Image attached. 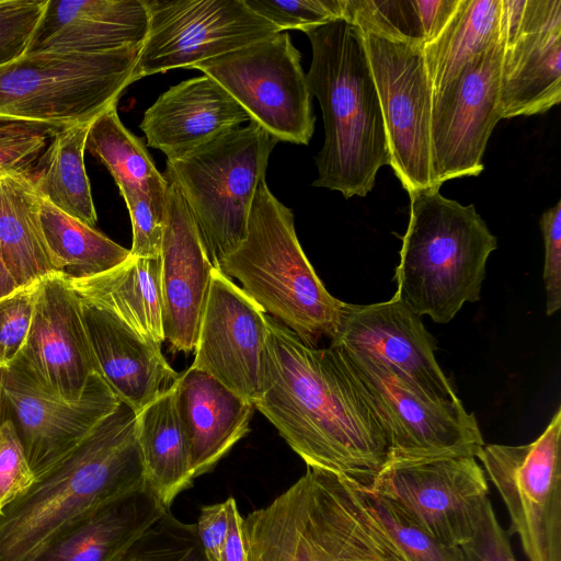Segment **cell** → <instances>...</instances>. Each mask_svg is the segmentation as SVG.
Here are the masks:
<instances>
[{
	"instance_id": "6da1fadb",
	"label": "cell",
	"mask_w": 561,
	"mask_h": 561,
	"mask_svg": "<svg viewBox=\"0 0 561 561\" xmlns=\"http://www.w3.org/2000/svg\"><path fill=\"white\" fill-rule=\"evenodd\" d=\"M257 409L307 467L368 489L389 461L385 432L331 347L304 343L266 316Z\"/></svg>"
},
{
	"instance_id": "7a4b0ae2",
	"label": "cell",
	"mask_w": 561,
	"mask_h": 561,
	"mask_svg": "<svg viewBox=\"0 0 561 561\" xmlns=\"http://www.w3.org/2000/svg\"><path fill=\"white\" fill-rule=\"evenodd\" d=\"M136 416L121 401L0 512V561H28L82 515L146 484Z\"/></svg>"
},
{
	"instance_id": "3957f363",
	"label": "cell",
	"mask_w": 561,
	"mask_h": 561,
	"mask_svg": "<svg viewBox=\"0 0 561 561\" xmlns=\"http://www.w3.org/2000/svg\"><path fill=\"white\" fill-rule=\"evenodd\" d=\"M247 561H408L365 488L320 468L242 522Z\"/></svg>"
},
{
	"instance_id": "277c9868",
	"label": "cell",
	"mask_w": 561,
	"mask_h": 561,
	"mask_svg": "<svg viewBox=\"0 0 561 561\" xmlns=\"http://www.w3.org/2000/svg\"><path fill=\"white\" fill-rule=\"evenodd\" d=\"M306 34L312 48L307 83L320 103L325 131L313 186L345 198L366 196L390 156L363 33L340 19Z\"/></svg>"
},
{
	"instance_id": "5b68a950",
	"label": "cell",
	"mask_w": 561,
	"mask_h": 561,
	"mask_svg": "<svg viewBox=\"0 0 561 561\" xmlns=\"http://www.w3.org/2000/svg\"><path fill=\"white\" fill-rule=\"evenodd\" d=\"M439 188L409 193L410 218L392 297L420 317L447 323L465 302L480 299L486 260L497 241L473 204L448 199Z\"/></svg>"
},
{
	"instance_id": "8992f818",
	"label": "cell",
	"mask_w": 561,
	"mask_h": 561,
	"mask_svg": "<svg viewBox=\"0 0 561 561\" xmlns=\"http://www.w3.org/2000/svg\"><path fill=\"white\" fill-rule=\"evenodd\" d=\"M218 268L307 345L335 334L344 301L324 287L298 241L293 211L265 181L254 193L244 240Z\"/></svg>"
},
{
	"instance_id": "52a82bcc",
	"label": "cell",
	"mask_w": 561,
	"mask_h": 561,
	"mask_svg": "<svg viewBox=\"0 0 561 561\" xmlns=\"http://www.w3.org/2000/svg\"><path fill=\"white\" fill-rule=\"evenodd\" d=\"M140 48L26 53L0 66V117L59 130L91 124L136 81Z\"/></svg>"
},
{
	"instance_id": "ba28073f",
	"label": "cell",
	"mask_w": 561,
	"mask_h": 561,
	"mask_svg": "<svg viewBox=\"0 0 561 561\" xmlns=\"http://www.w3.org/2000/svg\"><path fill=\"white\" fill-rule=\"evenodd\" d=\"M277 142L250 122L167 160L162 174L178 185L216 268L247 236L254 193L265 181L268 158Z\"/></svg>"
},
{
	"instance_id": "9c48e42d",
	"label": "cell",
	"mask_w": 561,
	"mask_h": 561,
	"mask_svg": "<svg viewBox=\"0 0 561 561\" xmlns=\"http://www.w3.org/2000/svg\"><path fill=\"white\" fill-rule=\"evenodd\" d=\"M330 346L379 420L389 461L444 456L477 458L484 440L474 414L467 412L461 402L434 400L381 362Z\"/></svg>"
},
{
	"instance_id": "30bf717a",
	"label": "cell",
	"mask_w": 561,
	"mask_h": 561,
	"mask_svg": "<svg viewBox=\"0 0 561 561\" xmlns=\"http://www.w3.org/2000/svg\"><path fill=\"white\" fill-rule=\"evenodd\" d=\"M510 516L528 561H561V409L538 438L489 444L477 456Z\"/></svg>"
},
{
	"instance_id": "8fae6325",
	"label": "cell",
	"mask_w": 561,
	"mask_h": 561,
	"mask_svg": "<svg viewBox=\"0 0 561 561\" xmlns=\"http://www.w3.org/2000/svg\"><path fill=\"white\" fill-rule=\"evenodd\" d=\"M216 80L278 141L308 145L314 130L300 53L286 31L192 67Z\"/></svg>"
},
{
	"instance_id": "7c38bea8",
	"label": "cell",
	"mask_w": 561,
	"mask_h": 561,
	"mask_svg": "<svg viewBox=\"0 0 561 561\" xmlns=\"http://www.w3.org/2000/svg\"><path fill=\"white\" fill-rule=\"evenodd\" d=\"M148 32L135 80L205 60L268 38L280 31L245 0H144Z\"/></svg>"
},
{
	"instance_id": "4fadbf2b",
	"label": "cell",
	"mask_w": 561,
	"mask_h": 561,
	"mask_svg": "<svg viewBox=\"0 0 561 561\" xmlns=\"http://www.w3.org/2000/svg\"><path fill=\"white\" fill-rule=\"evenodd\" d=\"M362 33L386 128L389 165L408 193L436 186L431 165L432 85L422 46Z\"/></svg>"
},
{
	"instance_id": "5bb4252c",
	"label": "cell",
	"mask_w": 561,
	"mask_h": 561,
	"mask_svg": "<svg viewBox=\"0 0 561 561\" xmlns=\"http://www.w3.org/2000/svg\"><path fill=\"white\" fill-rule=\"evenodd\" d=\"M368 490L439 541L456 547L472 537L489 499L488 478L472 456L391 460Z\"/></svg>"
},
{
	"instance_id": "9a60e30c",
	"label": "cell",
	"mask_w": 561,
	"mask_h": 561,
	"mask_svg": "<svg viewBox=\"0 0 561 561\" xmlns=\"http://www.w3.org/2000/svg\"><path fill=\"white\" fill-rule=\"evenodd\" d=\"M501 37L472 58L446 84L432 92L431 165L434 185L482 172L488 140L502 119Z\"/></svg>"
},
{
	"instance_id": "2e32d148",
	"label": "cell",
	"mask_w": 561,
	"mask_h": 561,
	"mask_svg": "<svg viewBox=\"0 0 561 561\" xmlns=\"http://www.w3.org/2000/svg\"><path fill=\"white\" fill-rule=\"evenodd\" d=\"M502 118L542 114L561 101V0H503Z\"/></svg>"
},
{
	"instance_id": "e0dca14e",
	"label": "cell",
	"mask_w": 561,
	"mask_h": 561,
	"mask_svg": "<svg viewBox=\"0 0 561 561\" xmlns=\"http://www.w3.org/2000/svg\"><path fill=\"white\" fill-rule=\"evenodd\" d=\"M2 382L5 409L35 477L70 453L121 403L99 373L91 375L76 400L43 390L16 360L3 367Z\"/></svg>"
},
{
	"instance_id": "ac0fdd59",
	"label": "cell",
	"mask_w": 561,
	"mask_h": 561,
	"mask_svg": "<svg viewBox=\"0 0 561 561\" xmlns=\"http://www.w3.org/2000/svg\"><path fill=\"white\" fill-rule=\"evenodd\" d=\"M15 360L38 387L66 400L80 398L98 373L82 300L64 275L38 280L31 327Z\"/></svg>"
},
{
	"instance_id": "d6986e66",
	"label": "cell",
	"mask_w": 561,
	"mask_h": 561,
	"mask_svg": "<svg viewBox=\"0 0 561 561\" xmlns=\"http://www.w3.org/2000/svg\"><path fill=\"white\" fill-rule=\"evenodd\" d=\"M266 339L264 310L215 267L191 366L254 404L260 392Z\"/></svg>"
},
{
	"instance_id": "ffe728a7",
	"label": "cell",
	"mask_w": 561,
	"mask_h": 561,
	"mask_svg": "<svg viewBox=\"0 0 561 561\" xmlns=\"http://www.w3.org/2000/svg\"><path fill=\"white\" fill-rule=\"evenodd\" d=\"M330 345L381 362L434 400L461 402L435 358V340L421 317L393 297L369 305L344 302Z\"/></svg>"
},
{
	"instance_id": "44dd1931",
	"label": "cell",
	"mask_w": 561,
	"mask_h": 561,
	"mask_svg": "<svg viewBox=\"0 0 561 561\" xmlns=\"http://www.w3.org/2000/svg\"><path fill=\"white\" fill-rule=\"evenodd\" d=\"M163 178L168 198L160 253L163 334L170 350L188 353L195 348L215 266L178 185Z\"/></svg>"
},
{
	"instance_id": "7402d4cb",
	"label": "cell",
	"mask_w": 561,
	"mask_h": 561,
	"mask_svg": "<svg viewBox=\"0 0 561 561\" xmlns=\"http://www.w3.org/2000/svg\"><path fill=\"white\" fill-rule=\"evenodd\" d=\"M244 122L250 117L239 103L216 80L203 75L163 92L145 112L140 128L147 145L171 160Z\"/></svg>"
},
{
	"instance_id": "603a6c76",
	"label": "cell",
	"mask_w": 561,
	"mask_h": 561,
	"mask_svg": "<svg viewBox=\"0 0 561 561\" xmlns=\"http://www.w3.org/2000/svg\"><path fill=\"white\" fill-rule=\"evenodd\" d=\"M82 313L98 373L136 413L178 380L161 344L142 339L98 306L82 301Z\"/></svg>"
},
{
	"instance_id": "cb8c5ba5",
	"label": "cell",
	"mask_w": 561,
	"mask_h": 561,
	"mask_svg": "<svg viewBox=\"0 0 561 561\" xmlns=\"http://www.w3.org/2000/svg\"><path fill=\"white\" fill-rule=\"evenodd\" d=\"M148 32L144 0H48L26 53H104L141 46Z\"/></svg>"
},
{
	"instance_id": "d4e9b609",
	"label": "cell",
	"mask_w": 561,
	"mask_h": 561,
	"mask_svg": "<svg viewBox=\"0 0 561 561\" xmlns=\"http://www.w3.org/2000/svg\"><path fill=\"white\" fill-rule=\"evenodd\" d=\"M175 389L195 479L211 471L247 435L255 407L192 366L180 374Z\"/></svg>"
},
{
	"instance_id": "484cf974",
	"label": "cell",
	"mask_w": 561,
	"mask_h": 561,
	"mask_svg": "<svg viewBox=\"0 0 561 561\" xmlns=\"http://www.w3.org/2000/svg\"><path fill=\"white\" fill-rule=\"evenodd\" d=\"M167 511L145 484L82 515L28 561H122Z\"/></svg>"
},
{
	"instance_id": "4316f807",
	"label": "cell",
	"mask_w": 561,
	"mask_h": 561,
	"mask_svg": "<svg viewBox=\"0 0 561 561\" xmlns=\"http://www.w3.org/2000/svg\"><path fill=\"white\" fill-rule=\"evenodd\" d=\"M160 257L129 255L95 276L68 279L82 301L103 308L142 339L162 344Z\"/></svg>"
},
{
	"instance_id": "83f0119b",
	"label": "cell",
	"mask_w": 561,
	"mask_h": 561,
	"mask_svg": "<svg viewBox=\"0 0 561 561\" xmlns=\"http://www.w3.org/2000/svg\"><path fill=\"white\" fill-rule=\"evenodd\" d=\"M136 426L145 482L170 510L175 497L194 481L190 446L176 407L175 382L137 412Z\"/></svg>"
},
{
	"instance_id": "f1b7e54d",
	"label": "cell",
	"mask_w": 561,
	"mask_h": 561,
	"mask_svg": "<svg viewBox=\"0 0 561 561\" xmlns=\"http://www.w3.org/2000/svg\"><path fill=\"white\" fill-rule=\"evenodd\" d=\"M33 173L0 174V259L19 287L56 273L39 221Z\"/></svg>"
},
{
	"instance_id": "f546056e",
	"label": "cell",
	"mask_w": 561,
	"mask_h": 561,
	"mask_svg": "<svg viewBox=\"0 0 561 561\" xmlns=\"http://www.w3.org/2000/svg\"><path fill=\"white\" fill-rule=\"evenodd\" d=\"M502 20L503 0H459L442 31L422 46L432 92L501 37Z\"/></svg>"
},
{
	"instance_id": "4dcf8cb0",
	"label": "cell",
	"mask_w": 561,
	"mask_h": 561,
	"mask_svg": "<svg viewBox=\"0 0 561 561\" xmlns=\"http://www.w3.org/2000/svg\"><path fill=\"white\" fill-rule=\"evenodd\" d=\"M90 125L80 124L57 131L36 164L33 181L41 198L94 227L98 216L84 167Z\"/></svg>"
},
{
	"instance_id": "1f68e13d",
	"label": "cell",
	"mask_w": 561,
	"mask_h": 561,
	"mask_svg": "<svg viewBox=\"0 0 561 561\" xmlns=\"http://www.w3.org/2000/svg\"><path fill=\"white\" fill-rule=\"evenodd\" d=\"M39 221L54 270L68 279L102 274L130 255L128 249L44 198L39 203Z\"/></svg>"
},
{
	"instance_id": "d6a6232c",
	"label": "cell",
	"mask_w": 561,
	"mask_h": 561,
	"mask_svg": "<svg viewBox=\"0 0 561 561\" xmlns=\"http://www.w3.org/2000/svg\"><path fill=\"white\" fill-rule=\"evenodd\" d=\"M459 0H344L343 19L391 39L423 46L447 23Z\"/></svg>"
},
{
	"instance_id": "836d02e7",
	"label": "cell",
	"mask_w": 561,
	"mask_h": 561,
	"mask_svg": "<svg viewBox=\"0 0 561 561\" xmlns=\"http://www.w3.org/2000/svg\"><path fill=\"white\" fill-rule=\"evenodd\" d=\"M87 149L107 168L121 194L146 188L163 178L142 141L121 122L116 105L91 123Z\"/></svg>"
},
{
	"instance_id": "e575fe53",
	"label": "cell",
	"mask_w": 561,
	"mask_h": 561,
	"mask_svg": "<svg viewBox=\"0 0 561 561\" xmlns=\"http://www.w3.org/2000/svg\"><path fill=\"white\" fill-rule=\"evenodd\" d=\"M122 561H209L195 524L178 519L168 510L129 548Z\"/></svg>"
},
{
	"instance_id": "d590c367",
	"label": "cell",
	"mask_w": 561,
	"mask_h": 561,
	"mask_svg": "<svg viewBox=\"0 0 561 561\" xmlns=\"http://www.w3.org/2000/svg\"><path fill=\"white\" fill-rule=\"evenodd\" d=\"M365 493L373 511L408 561H463L460 547L439 541L386 497L366 488Z\"/></svg>"
},
{
	"instance_id": "8d00e7d4",
	"label": "cell",
	"mask_w": 561,
	"mask_h": 561,
	"mask_svg": "<svg viewBox=\"0 0 561 561\" xmlns=\"http://www.w3.org/2000/svg\"><path fill=\"white\" fill-rule=\"evenodd\" d=\"M121 195L126 203L133 227L130 255L160 257L168 214L165 179L161 178L146 188Z\"/></svg>"
},
{
	"instance_id": "74e56055",
	"label": "cell",
	"mask_w": 561,
	"mask_h": 561,
	"mask_svg": "<svg viewBox=\"0 0 561 561\" xmlns=\"http://www.w3.org/2000/svg\"><path fill=\"white\" fill-rule=\"evenodd\" d=\"M245 3L280 32L307 33L344 16V0H245Z\"/></svg>"
},
{
	"instance_id": "f35d334b",
	"label": "cell",
	"mask_w": 561,
	"mask_h": 561,
	"mask_svg": "<svg viewBox=\"0 0 561 561\" xmlns=\"http://www.w3.org/2000/svg\"><path fill=\"white\" fill-rule=\"evenodd\" d=\"M59 129L30 122L0 117V174L34 172L51 137Z\"/></svg>"
},
{
	"instance_id": "ab89813d",
	"label": "cell",
	"mask_w": 561,
	"mask_h": 561,
	"mask_svg": "<svg viewBox=\"0 0 561 561\" xmlns=\"http://www.w3.org/2000/svg\"><path fill=\"white\" fill-rule=\"evenodd\" d=\"M48 0H0V66L26 54Z\"/></svg>"
},
{
	"instance_id": "60d3db41",
	"label": "cell",
	"mask_w": 561,
	"mask_h": 561,
	"mask_svg": "<svg viewBox=\"0 0 561 561\" xmlns=\"http://www.w3.org/2000/svg\"><path fill=\"white\" fill-rule=\"evenodd\" d=\"M37 283L19 287L0 298V366L7 367L19 356L32 321Z\"/></svg>"
},
{
	"instance_id": "b9f144b4",
	"label": "cell",
	"mask_w": 561,
	"mask_h": 561,
	"mask_svg": "<svg viewBox=\"0 0 561 561\" xmlns=\"http://www.w3.org/2000/svg\"><path fill=\"white\" fill-rule=\"evenodd\" d=\"M23 445L10 417L0 424V512L35 480Z\"/></svg>"
},
{
	"instance_id": "7bdbcfd3",
	"label": "cell",
	"mask_w": 561,
	"mask_h": 561,
	"mask_svg": "<svg viewBox=\"0 0 561 561\" xmlns=\"http://www.w3.org/2000/svg\"><path fill=\"white\" fill-rule=\"evenodd\" d=\"M460 549L463 561H517L490 499L481 507L472 537Z\"/></svg>"
},
{
	"instance_id": "ee69618b",
	"label": "cell",
	"mask_w": 561,
	"mask_h": 561,
	"mask_svg": "<svg viewBox=\"0 0 561 561\" xmlns=\"http://www.w3.org/2000/svg\"><path fill=\"white\" fill-rule=\"evenodd\" d=\"M540 228L545 243L546 313L552 316L561 308V201L542 214Z\"/></svg>"
},
{
	"instance_id": "f6af8a7d",
	"label": "cell",
	"mask_w": 561,
	"mask_h": 561,
	"mask_svg": "<svg viewBox=\"0 0 561 561\" xmlns=\"http://www.w3.org/2000/svg\"><path fill=\"white\" fill-rule=\"evenodd\" d=\"M195 528L208 560L219 561L228 528L225 502L203 506Z\"/></svg>"
},
{
	"instance_id": "bcb514c9",
	"label": "cell",
	"mask_w": 561,
	"mask_h": 561,
	"mask_svg": "<svg viewBox=\"0 0 561 561\" xmlns=\"http://www.w3.org/2000/svg\"><path fill=\"white\" fill-rule=\"evenodd\" d=\"M227 513V535L221 548L219 561H247L242 533L243 517L240 515L233 496L225 501Z\"/></svg>"
},
{
	"instance_id": "7dc6e473",
	"label": "cell",
	"mask_w": 561,
	"mask_h": 561,
	"mask_svg": "<svg viewBox=\"0 0 561 561\" xmlns=\"http://www.w3.org/2000/svg\"><path fill=\"white\" fill-rule=\"evenodd\" d=\"M18 288L16 282L0 259V298L13 293Z\"/></svg>"
},
{
	"instance_id": "c3c4849f",
	"label": "cell",
	"mask_w": 561,
	"mask_h": 561,
	"mask_svg": "<svg viewBox=\"0 0 561 561\" xmlns=\"http://www.w3.org/2000/svg\"><path fill=\"white\" fill-rule=\"evenodd\" d=\"M3 367L0 366V424L5 419L4 412H5V402H4V396H3Z\"/></svg>"
}]
</instances>
